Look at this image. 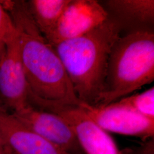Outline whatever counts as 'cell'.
<instances>
[{"instance_id":"52a82bcc","label":"cell","mask_w":154,"mask_h":154,"mask_svg":"<svg viewBox=\"0 0 154 154\" xmlns=\"http://www.w3.org/2000/svg\"><path fill=\"white\" fill-rule=\"evenodd\" d=\"M12 114L22 124L70 154H85L71 127L60 116L29 105Z\"/></svg>"},{"instance_id":"5bb4252c","label":"cell","mask_w":154,"mask_h":154,"mask_svg":"<svg viewBox=\"0 0 154 154\" xmlns=\"http://www.w3.org/2000/svg\"><path fill=\"white\" fill-rule=\"evenodd\" d=\"M123 154H154V138L144 140L138 146L122 150Z\"/></svg>"},{"instance_id":"2e32d148","label":"cell","mask_w":154,"mask_h":154,"mask_svg":"<svg viewBox=\"0 0 154 154\" xmlns=\"http://www.w3.org/2000/svg\"><path fill=\"white\" fill-rule=\"evenodd\" d=\"M11 154H14V152H11Z\"/></svg>"},{"instance_id":"8992f818","label":"cell","mask_w":154,"mask_h":154,"mask_svg":"<svg viewBox=\"0 0 154 154\" xmlns=\"http://www.w3.org/2000/svg\"><path fill=\"white\" fill-rule=\"evenodd\" d=\"M109 18L95 0H70L53 33L47 39L52 46L91 32Z\"/></svg>"},{"instance_id":"ba28073f","label":"cell","mask_w":154,"mask_h":154,"mask_svg":"<svg viewBox=\"0 0 154 154\" xmlns=\"http://www.w3.org/2000/svg\"><path fill=\"white\" fill-rule=\"evenodd\" d=\"M29 87L23 69L18 35L7 46L5 54L0 60V106L13 112L26 107Z\"/></svg>"},{"instance_id":"8fae6325","label":"cell","mask_w":154,"mask_h":154,"mask_svg":"<svg viewBox=\"0 0 154 154\" xmlns=\"http://www.w3.org/2000/svg\"><path fill=\"white\" fill-rule=\"evenodd\" d=\"M105 4L119 19L135 24L154 22V0H107Z\"/></svg>"},{"instance_id":"277c9868","label":"cell","mask_w":154,"mask_h":154,"mask_svg":"<svg viewBox=\"0 0 154 154\" xmlns=\"http://www.w3.org/2000/svg\"><path fill=\"white\" fill-rule=\"evenodd\" d=\"M37 108L56 114L71 127L85 154H123L113 138L78 106H63L36 99Z\"/></svg>"},{"instance_id":"9c48e42d","label":"cell","mask_w":154,"mask_h":154,"mask_svg":"<svg viewBox=\"0 0 154 154\" xmlns=\"http://www.w3.org/2000/svg\"><path fill=\"white\" fill-rule=\"evenodd\" d=\"M0 134L15 154H70L29 129L1 106Z\"/></svg>"},{"instance_id":"9a60e30c","label":"cell","mask_w":154,"mask_h":154,"mask_svg":"<svg viewBox=\"0 0 154 154\" xmlns=\"http://www.w3.org/2000/svg\"><path fill=\"white\" fill-rule=\"evenodd\" d=\"M12 152L0 134V154H11Z\"/></svg>"},{"instance_id":"30bf717a","label":"cell","mask_w":154,"mask_h":154,"mask_svg":"<svg viewBox=\"0 0 154 154\" xmlns=\"http://www.w3.org/2000/svg\"><path fill=\"white\" fill-rule=\"evenodd\" d=\"M70 0H30L28 10L35 26L46 39L53 33Z\"/></svg>"},{"instance_id":"4fadbf2b","label":"cell","mask_w":154,"mask_h":154,"mask_svg":"<svg viewBox=\"0 0 154 154\" xmlns=\"http://www.w3.org/2000/svg\"><path fill=\"white\" fill-rule=\"evenodd\" d=\"M18 34L11 16L0 1V60L5 54L7 46Z\"/></svg>"},{"instance_id":"3957f363","label":"cell","mask_w":154,"mask_h":154,"mask_svg":"<svg viewBox=\"0 0 154 154\" xmlns=\"http://www.w3.org/2000/svg\"><path fill=\"white\" fill-rule=\"evenodd\" d=\"M154 80V33L142 29L121 36L110 54L105 91L93 106L116 102Z\"/></svg>"},{"instance_id":"7c38bea8","label":"cell","mask_w":154,"mask_h":154,"mask_svg":"<svg viewBox=\"0 0 154 154\" xmlns=\"http://www.w3.org/2000/svg\"><path fill=\"white\" fill-rule=\"evenodd\" d=\"M141 116L154 120V87L140 93L132 94L116 101Z\"/></svg>"},{"instance_id":"5b68a950","label":"cell","mask_w":154,"mask_h":154,"mask_svg":"<svg viewBox=\"0 0 154 154\" xmlns=\"http://www.w3.org/2000/svg\"><path fill=\"white\" fill-rule=\"evenodd\" d=\"M78 106L106 131L137 137L143 141L154 138V120L117 102L103 106L83 102Z\"/></svg>"},{"instance_id":"7a4b0ae2","label":"cell","mask_w":154,"mask_h":154,"mask_svg":"<svg viewBox=\"0 0 154 154\" xmlns=\"http://www.w3.org/2000/svg\"><path fill=\"white\" fill-rule=\"evenodd\" d=\"M120 32L119 23L109 18L86 34L53 46L81 102L95 105L104 92L110 54Z\"/></svg>"},{"instance_id":"6da1fadb","label":"cell","mask_w":154,"mask_h":154,"mask_svg":"<svg viewBox=\"0 0 154 154\" xmlns=\"http://www.w3.org/2000/svg\"><path fill=\"white\" fill-rule=\"evenodd\" d=\"M6 9L11 11L18 31L29 95L57 105H79L81 102L59 56L35 26L26 2L9 1Z\"/></svg>"}]
</instances>
